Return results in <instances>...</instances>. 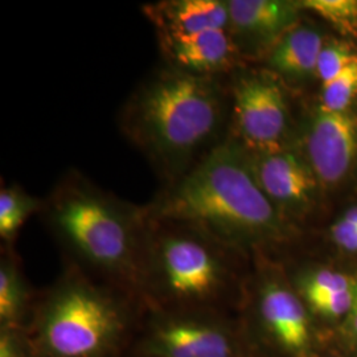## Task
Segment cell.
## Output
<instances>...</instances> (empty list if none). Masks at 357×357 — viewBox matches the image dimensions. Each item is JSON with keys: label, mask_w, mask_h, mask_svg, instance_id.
I'll return each mask as SVG.
<instances>
[{"label": "cell", "mask_w": 357, "mask_h": 357, "mask_svg": "<svg viewBox=\"0 0 357 357\" xmlns=\"http://www.w3.org/2000/svg\"><path fill=\"white\" fill-rule=\"evenodd\" d=\"M308 165L323 187H335L352 171L357 160V114L331 112L318 106L307 125L303 147Z\"/></svg>", "instance_id": "30bf717a"}, {"label": "cell", "mask_w": 357, "mask_h": 357, "mask_svg": "<svg viewBox=\"0 0 357 357\" xmlns=\"http://www.w3.org/2000/svg\"><path fill=\"white\" fill-rule=\"evenodd\" d=\"M149 217L192 225L236 250L284 243L291 225L257 183L248 153L227 138L144 204Z\"/></svg>", "instance_id": "7a4b0ae2"}, {"label": "cell", "mask_w": 357, "mask_h": 357, "mask_svg": "<svg viewBox=\"0 0 357 357\" xmlns=\"http://www.w3.org/2000/svg\"><path fill=\"white\" fill-rule=\"evenodd\" d=\"M345 328H347L348 335L357 340V284L355 296H354V303H352L351 311L348 312L347 320H345Z\"/></svg>", "instance_id": "7402d4cb"}, {"label": "cell", "mask_w": 357, "mask_h": 357, "mask_svg": "<svg viewBox=\"0 0 357 357\" xmlns=\"http://www.w3.org/2000/svg\"><path fill=\"white\" fill-rule=\"evenodd\" d=\"M44 199L31 195L19 184L3 185L0 190V238L13 246L29 217L41 212Z\"/></svg>", "instance_id": "9a60e30c"}, {"label": "cell", "mask_w": 357, "mask_h": 357, "mask_svg": "<svg viewBox=\"0 0 357 357\" xmlns=\"http://www.w3.org/2000/svg\"><path fill=\"white\" fill-rule=\"evenodd\" d=\"M357 278L340 271L330 268H307L295 277L294 289L311 308L339 294L355 290Z\"/></svg>", "instance_id": "2e32d148"}, {"label": "cell", "mask_w": 357, "mask_h": 357, "mask_svg": "<svg viewBox=\"0 0 357 357\" xmlns=\"http://www.w3.org/2000/svg\"><path fill=\"white\" fill-rule=\"evenodd\" d=\"M357 233V206L347 209L330 228L331 238L335 241Z\"/></svg>", "instance_id": "44dd1931"}, {"label": "cell", "mask_w": 357, "mask_h": 357, "mask_svg": "<svg viewBox=\"0 0 357 357\" xmlns=\"http://www.w3.org/2000/svg\"><path fill=\"white\" fill-rule=\"evenodd\" d=\"M303 11L315 13L343 36H357V0H303Z\"/></svg>", "instance_id": "e0dca14e"}, {"label": "cell", "mask_w": 357, "mask_h": 357, "mask_svg": "<svg viewBox=\"0 0 357 357\" xmlns=\"http://www.w3.org/2000/svg\"><path fill=\"white\" fill-rule=\"evenodd\" d=\"M142 11L163 64L208 77L229 76L245 65L231 36L228 0H160Z\"/></svg>", "instance_id": "8992f818"}, {"label": "cell", "mask_w": 357, "mask_h": 357, "mask_svg": "<svg viewBox=\"0 0 357 357\" xmlns=\"http://www.w3.org/2000/svg\"><path fill=\"white\" fill-rule=\"evenodd\" d=\"M0 357H38L22 327H0Z\"/></svg>", "instance_id": "ffe728a7"}, {"label": "cell", "mask_w": 357, "mask_h": 357, "mask_svg": "<svg viewBox=\"0 0 357 357\" xmlns=\"http://www.w3.org/2000/svg\"><path fill=\"white\" fill-rule=\"evenodd\" d=\"M234 250L188 224L149 217L138 274L141 302L155 311H212L229 286Z\"/></svg>", "instance_id": "277c9868"}, {"label": "cell", "mask_w": 357, "mask_h": 357, "mask_svg": "<svg viewBox=\"0 0 357 357\" xmlns=\"http://www.w3.org/2000/svg\"><path fill=\"white\" fill-rule=\"evenodd\" d=\"M130 299L138 298L69 262L38 303L31 337L36 356H113L126 332Z\"/></svg>", "instance_id": "5b68a950"}, {"label": "cell", "mask_w": 357, "mask_h": 357, "mask_svg": "<svg viewBox=\"0 0 357 357\" xmlns=\"http://www.w3.org/2000/svg\"><path fill=\"white\" fill-rule=\"evenodd\" d=\"M257 315L262 328L281 351L291 357H310L312 342L306 303L289 283L265 274L255 290Z\"/></svg>", "instance_id": "8fae6325"}, {"label": "cell", "mask_w": 357, "mask_h": 357, "mask_svg": "<svg viewBox=\"0 0 357 357\" xmlns=\"http://www.w3.org/2000/svg\"><path fill=\"white\" fill-rule=\"evenodd\" d=\"M320 90V106L323 109L331 112L349 110L357 98V61Z\"/></svg>", "instance_id": "ac0fdd59"}, {"label": "cell", "mask_w": 357, "mask_h": 357, "mask_svg": "<svg viewBox=\"0 0 357 357\" xmlns=\"http://www.w3.org/2000/svg\"><path fill=\"white\" fill-rule=\"evenodd\" d=\"M355 61H357V53L348 43L340 40L326 41L317 65V78L320 85L330 84Z\"/></svg>", "instance_id": "d6986e66"}, {"label": "cell", "mask_w": 357, "mask_h": 357, "mask_svg": "<svg viewBox=\"0 0 357 357\" xmlns=\"http://www.w3.org/2000/svg\"><path fill=\"white\" fill-rule=\"evenodd\" d=\"M118 126L162 185L178 181L228 138L227 77L156 68L128 96Z\"/></svg>", "instance_id": "6da1fadb"}, {"label": "cell", "mask_w": 357, "mask_h": 357, "mask_svg": "<svg viewBox=\"0 0 357 357\" xmlns=\"http://www.w3.org/2000/svg\"><path fill=\"white\" fill-rule=\"evenodd\" d=\"M230 29L243 60L262 63L268 51L301 22V1L228 0Z\"/></svg>", "instance_id": "7c38bea8"}, {"label": "cell", "mask_w": 357, "mask_h": 357, "mask_svg": "<svg viewBox=\"0 0 357 357\" xmlns=\"http://www.w3.org/2000/svg\"><path fill=\"white\" fill-rule=\"evenodd\" d=\"M324 43L319 29L299 22L268 51L262 66L280 77L286 85L305 82L317 77Z\"/></svg>", "instance_id": "4fadbf2b"}, {"label": "cell", "mask_w": 357, "mask_h": 357, "mask_svg": "<svg viewBox=\"0 0 357 357\" xmlns=\"http://www.w3.org/2000/svg\"><path fill=\"white\" fill-rule=\"evenodd\" d=\"M246 153L261 190L291 225L312 211L321 185L299 146Z\"/></svg>", "instance_id": "9c48e42d"}, {"label": "cell", "mask_w": 357, "mask_h": 357, "mask_svg": "<svg viewBox=\"0 0 357 357\" xmlns=\"http://www.w3.org/2000/svg\"><path fill=\"white\" fill-rule=\"evenodd\" d=\"M40 216L72 257L70 264L139 299L149 221L144 205L118 197L72 168L44 197Z\"/></svg>", "instance_id": "3957f363"}, {"label": "cell", "mask_w": 357, "mask_h": 357, "mask_svg": "<svg viewBox=\"0 0 357 357\" xmlns=\"http://www.w3.org/2000/svg\"><path fill=\"white\" fill-rule=\"evenodd\" d=\"M142 357H240L229 328L212 311H155Z\"/></svg>", "instance_id": "ba28073f"}, {"label": "cell", "mask_w": 357, "mask_h": 357, "mask_svg": "<svg viewBox=\"0 0 357 357\" xmlns=\"http://www.w3.org/2000/svg\"><path fill=\"white\" fill-rule=\"evenodd\" d=\"M32 293L11 246L0 259V327H22Z\"/></svg>", "instance_id": "5bb4252c"}, {"label": "cell", "mask_w": 357, "mask_h": 357, "mask_svg": "<svg viewBox=\"0 0 357 357\" xmlns=\"http://www.w3.org/2000/svg\"><path fill=\"white\" fill-rule=\"evenodd\" d=\"M228 138L246 153L278 151L295 144L287 85L264 66L243 65L227 76Z\"/></svg>", "instance_id": "52a82bcc"}]
</instances>
